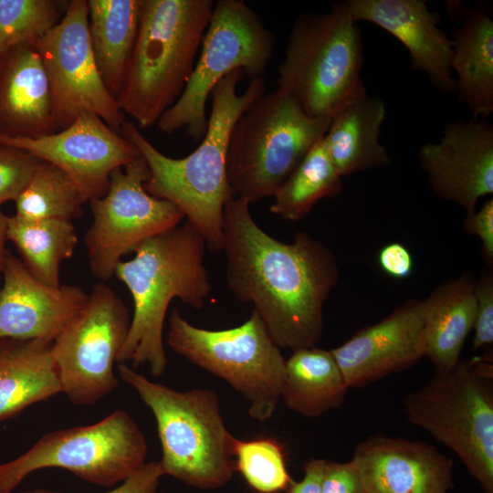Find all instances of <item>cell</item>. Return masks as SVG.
<instances>
[{
  "label": "cell",
  "mask_w": 493,
  "mask_h": 493,
  "mask_svg": "<svg viewBox=\"0 0 493 493\" xmlns=\"http://www.w3.org/2000/svg\"><path fill=\"white\" fill-rule=\"evenodd\" d=\"M250 204L235 196L222 221L227 287L251 303L280 349L313 347L323 333V308L340 269L328 246L305 232L292 243L268 235L253 218Z\"/></svg>",
  "instance_id": "cell-1"
},
{
  "label": "cell",
  "mask_w": 493,
  "mask_h": 493,
  "mask_svg": "<svg viewBox=\"0 0 493 493\" xmlns=\"http://www.w3.org/2000/svg\"><path fill=\"white\" fill-rule=\"evenodd\" d=\"M242 75V70H234L213 89L205 132L197 148L184 158L164 155L131 121H125L121 129L148 165L147 193L174 205L212 253L222 251L224 208L236 196L226 174L230 135L240 115L266 91L260 76L237 93Z\"/></svg>",
  "instance_id": "cell-2"
},
{
  "label": "cell",
  "mask_w": 493,
  "mask_h": 493,
  "mask_svg": "<svg viewBox=\"0 0 493 493\" xmlns=\"http://www.w3.org/2000/svg\"><path fill=\"white\" fill-rule=\"evenodd\" d=\"M206 244L189 222L141 243L134 257L121 261L114 276L129 289L133 312L117 363L148 366L153 377L163 374L167 357L163 325L171 301L201 309L212 292L205 266Z\"/></svg>",
  "instance_id": "cell-3"
},
{
  "label": "cell",
  "mask_w": 493,
  "mask_h": 493,
  "mask_svg": "<svg viewBox=\"0 0 493 493\" xmlns=\"http://www.w3.org/2000/svg\"><path fill=\"white\" fill-rule=\"evenodd\" d=\"M213 0H142L118 104L140 128L160 120L183 93L209 25Z\"/></svg>",
  "instance_id": "cell-4"
},
{
  "label": "cell",
  "mask_w": 493,
  "mask_h": 493,
  "mask_svg": "<svg viewBox=\"0 0 493 493\" xmlns=\"http://www.w3.org/2000/svg\"><path fill=\"white\" fill-rule=\"evenodd\" d=\"M117 370L153 414L163 476L204 490L228 484L236 473V437L225 425L218 394L206 388L177 391L127 363H119Z\"/></svg>",
  "instance_id": "cell-5"
},
{
  "label": "cell",
  "mask_w": 493,
  "mask_h": 493,
  "mask_svg": "<svg viewBox=\"0 0 493 493\" xmlns=\"http://www.w3.org/2000/svg\"><path fill=\"white\" fill-rule=\"evenodd\" d=\"M407 420L452 450L484 493H493V363L475 356L435 369L406 394Z\"/></svg>",
  "instance_id": "cell-6"
},
{
  "label": "cell",
  "mask_w": 493,
  "mask_h": 493,
  "mask_svg": "<svg viewBox=\"0 0 493 493\" xmlns=\"http://www.w3.org/2000/svg\"><path fill=\"white\" fill-rule=\"evenodd\" d=\"M330 122L308 115L279 88L265 92L240 115L230 135L226 174L235 194L249 204L273 197Z\"/></svg>",
  "instance_id": "cell-7"
},
{
  "label": "cell",
  "mask_w": 493,
  "mask_h": 493,
  "mask_svg": "<svg viewBox=\"0 0 493 493\" xmlns=\"http://www.w3.org/2000/svg\"><path fill=\"white\" fill-rule=\"evenodd\" d=\"M363 63L360 27L347 1L327 13H303L288 35L278 69V88L313 117L331 120L362 81Z\"/></svg>",
  "instance_id": "cell-8"
},
{
  "label": "cell",
  "mask_w": 493,
  "mask_h": 493,
  "mask_svg": "<svg viewBox=\"0 0 493 493\" xmlns=\"http://www.w3.org/2000/svg\"><path fill=\"white\" fill-rule=\"evenodd\" d=\"M167 344L191 363L226 382L248 402L249 416L268 420L281 399L286 359L256 310L243 324L212 330L169 316Z\"/></svg>",
  "instance_id": "cell-9"
},
{
  "label": "cell",
  "mask_w": 493,
  "mask_h": 493,
  "mask_svg": "<svg viewBox=\"0 0 493 493\" xmlns=\"http://www.w3.org/2000/svg\"><path fill=\"white\" fill-rule=\"evenodd\" d=\"M274 47V35L243 0L215 2L194 71L157 128L166 134L184 129L189 138L200 142L207 126L206 103L215 85L236 69L251 79L262 76Z\"/></svg>",
  "instance_id": "cell-10"
},
{
  "label": "cell",
  "mask_w": 493,
  "mask_h": 493,
  "mask_svg": "<svg viewBox=\"0 0 493 493\" xmlns=\"http://www.w3.org/2000/svg\"><path fill=\"white\" fill-rule=\"evenodd\" d=\"M148 444L125 410L85 426L48 432L18 457L0 465V493H10L31 473L63 468L102 487L123 482L145 463Z\"/></svg>",
  "instance_id": "cell-11"
},
{
  "label": "cell",
  "mask_w": 493,
  "mask_h": 493,
  "mask_svg": "<svg viewBox=\"0 0 493 493\" xmlns=\"http://www.w3.org/2000/svg\"><path fill=\"white\" fill-rule=\"evenodd\" d=\"M131 315L105 282L95 284L84 306L52 342L61 393L77 405L94 404L119 384L114 364Z\"/></svg>",
  "instance_id": "cell-12"
},
{
  "label": "cell",
  "mask_w": 493,
  "mask_h": 493,
  "mask_svg": "<svg viewBox=\"0 0 493 493\" xmlns=\"http://www.w3.org/2000/svg\"><path fill=\"white\" fill-rule=\"evenodd\" d=\"M149 168L140 154L110 175L106 194L89 201L93 220L85 236L92 275L106 282L122 257L143 241L172 229L184 218L172 203L144 188Z\"/></svg>",
  "instance_id": "cell-13"
},
{
  "label": "cell",
  "mask_w": 493,
  "mask_h": 493,
  "mask_svg": "<svg viewBox=\"0 0 493 493\" xmlns=\"http://www.w3.org/2000/svg\"><path fill=\"white\" fill-rule=\"evenodd\" d=\"M35 47L51 92L56 132L93 113L121 132L125 115L106 88L91 48L88 1L70 0L60 21Z\"/></svg>",
  "instance_id": "cell-14"
},
{
  "label": "cell",
  "mask_w": 493,
  "mask_h": 493,
  "mask_svg": "<svg viewBox=\"0 0 493 493\" xmlns=\"http://www.w3.org/2000/svg\"><path fill=\"white\" fill-rule=\"evenodd\" d=\"M0 145L24 150L64 171L84 199L103 196L113 170L140 156L138 149L99 116L84 112L68 127L37 138L0 135Z\"/></svg>",
  "instance_id": "cell-15"
},
{
  "label": "cell",
  "mask_w": 493,
  "mask_h": 493,
  "mask_svg": "<svg viewBox=\"0 0 493 493\" xmlns=\"http://www.w3.org/2000/svg\"><path fill=\"white\" fill-rule=\"evenodd\" d=\"M418 157L433 194L466 214L493 194V125L485 119L446 124L440 140L423 145Z\"/></svg>",
  "instance_id": "cell-16"
},
{
  "label": "cell",
  "mask_w": 493,
  "mask_h": 493,
  "mask_svg": "<svg viewBox=\"0 0 493 493\" xmlns=\"http://www.w3.org/2000/svg\"><path fill=\"white\" fill-rule=\"evenodd\" d=\"M423 299H408L379 322L330 350L348 388H361L415 365L423 357Z\"/></svg>",
  "instance_id": "cell-17"
},
{
  "label": "cell",
  "mask_w": 493,
  "mask_h": 493,
  "mask_svg": "<svg viewBox=\"0 0 493 493\" xmlns=\"http://www.w3.org/2000/svg\"><path fill=\"white\" fill-rule=\"evenodd\" d=\"M365 493H448L453 460L425 441L373 435L352 458Z\"/></svg>",
  "instance_id": "cell-18"
},
{
  "label": "cell",
  "mask_w": 493,
  "mask_h": 493,
  "mask_svg": "<svg viewBox=\"0 0 493 493\" xmlns=\"http://www.w3.org/2000/svg\"><path fill=\"white\" fill-rule=\"evenodd\" d=\"M88 295L78 286L44 284L7 251L0 287V339L53 341Z\"/></svg>",
  "instance_id": "cell-19"
},
{
  "label": "cell",
  "mask_w": 493,
  "mask_h": 493,
  "mask_svg": "<svg viewBox=\"0 0 493 493\" xmlns=\"http://www.w3.org/2000/svg\"><path fill=\"white\" fill-rule=\"evenodd\" d=\"M355 22L385 30L407 49L413 69L424 72L445 93H456L451 69L452 40L440 28V16L425 0H347Z\"/></svg>",
  "instance_id": "cell-20"
},
{
  "label": "cell",
  "mask_w": 493,
  "mask_h": 493,
  "mask_svg": "<svg viewBox=\"0 0 493 493\" xmlns=\"http://www.w3.org/2000/svg\"><path fill=\"white\" fill-rule=\"evenodd\" d=\"M56 132L48 79L33 44L0 54V135L37 138Z\"/></svg>",
  "instance_id": "cell-21"
},
{
  "label": "cell",
  "mask_w": 493,
  "mask_h": 493,
  "mask_svg": "<svg viewBox=\"0 0 493 493\" xmlns=\"http://www.w3.org/2000/svg\"><path fill=\"white\" fill-rule=\"evenodd\" d=\"M385 117L383 100L369 95L362 80L335 111L323 138L341 177L391 164L380 141Z\"/></svg>",
  "instance_id": "cell-22"
},
{
  "label": "cell",
  "mask_w": 493,
  "mask_h": 493,
  "mask_svg": "<svg viewBox=\"0 0 493 493\" xmlns=\"http://www.w3.org/2000/svg\"><path fill=\"white\" fill-rule=\"evenodd\" d=\"M476 279L472 272L465 271L439 284L423 299V352L435 369L450 368L461 359L475 324Z\"/></svg>",
  "instance_id": "cell-23"
},
{
  "label": "cell",
  "mask_w": 493,
  "mask_h": 493,
  "mask_svg": "<svg viewBox=\"0 0 493 493\" xmlns=\"http://www.w3.org/2000/svg\"><path fill=\"white\" fill-rule=\"evenodd\" d=\"M52 342L0 339V421L61 393Z\"/></svg>",
  "instance_id": "cell-24"
},
{
  "label": "cell",
  "mask_w": 493,
  "mask_h": 493,
  "mask_svg": "<svg viewBox=\"0 0 493 493\" xmlns=\"http://www.w3.org/2000/svg\"><path fill=\"white\" fill-rule=\"evenodd\" d=\"M451 40L458 100L485 119L493 112V21L482 9L466 11Z\"/></svg>",
  "instance_id": "cell-25"
},
{
  "label": "cell",
  "mask_w": 493,
  "mask_h": 493,
  "mask_svg": "<svg viewBox=\"0 0 493 493\" xmlns=\"http://www.w3.org/2000/svg\"><path fill=\"white\" fill-rule=\"evenodd\" d=\"M88 28L100 76L118 102L138 33L142 0H87Z\"/></svg>",
  "instance_id": "cell-26"
},
{
  "label": "cell",
  "mask_w": 493,
  "mask_h": 493,
  "mask_svg": "<svg viewBox=\"0 0 493 493\" xmlns=\"http://www.w3.org/2000/svg\"><path fill=\"white\" fill-rule=\"evenodd\" d=\"M348 389L330 350L299 349L286 360L280 400L291 411L321 416L342 404Z\"/></svg>",
  "instance_id": "cell-27"
},
{
  "label": "cell",
  "mask_w": 493,
  "mask_h": 493,
  "mask_svg": "<svg viewBox=\"0 0 493 493\" xmlns=\"http://www.w3.org/2000/svg\"><path fill=\"white\" fill-rule=\"evenodd\" d=\"M7 239L13 243L21 261L36 278L51 287L61 285V263L72 257L78 244L72 221H26L16 215L9 216Z\"/></svg>",
  "instance_id": "cell-28"
},
{
  "label": "cell",
  "mask_w": 493,
  "mask_h": 493,
  "mask_svg": "<svg viewBox=\"0 0 493 493\" xmlns=\"http://www.w3.org/2000/svg\"><path fill=\"white\" fill-rule=\"evenodd\" d=\"M323 137L273 195L269 210L274 215L287 221H299L320 200L342 191V177L330 158Z\"/></svg>",
  "instance_id": "cell-29"
},
{
  "label": "cell",
  "mask_w": 493,
  "mask_h": 493,
  "mask_svg": "<svg viewBox=\"0 0 493 493\" xmlns=\"http://www.w3.org/2000/svg\"><path fill=\"white\" fill-rule=\"evenodd\" d=\"M16 202V217L26 221L70 220L86 202L77 184L58 167L42 162Z\"/></svg>",
  "instance_id": "cell-30"
},
{
  "label": "cell",
  "mask_w": 493,
  "mask_h": 493,
  "mask_svg": "<svg viewBox=\"0 0 493 493\" xmlns=\"http://www.w3.org/2000/svg\"><path fill=\"white\" fill-rule=\"evenodd\" d=\"M236 472L257 493L287 491L293 479L288 471L282 446L272 437L242 440L233 446Z\"/></svg>",
  "instance_id": "cell-31"
},
{
  "label": "cell",
  "mask_w": 493,
  "mask_h": 493,
  "mask_svg": "<svg viewBox=\"0 0 493 493\" xmlns=\"http://www.w3.org/2000/svg\"><path fill=\"white\" fill-rule=\"evenodd\" d=\"M68 1L0 0V54L33 44L62 18Z\"/></svg>",
  "instance_id": "cell-32"
},
{
  "label": "cell",
  "mask_w": 493,
  "mask_h": 493,
  "mask_svg": "<svg viewBox=\"0 0 493 493\" xmlns=\"http://www.w3.org/2000/svg\"><path fill=\"white\" fill-rule=\"evenodd\" d=\"M42 162L19 148L0 145V207L17 199Z\"/></svg>",
  "instance_id": "cell-33"
},
{
  "label": "cell",
  "mask_w": 493,
  "mask_h": 493,
  "mask_svg": "<svg viewBox=\"0 0 493 493\" xmlns=\"http://www.w3.org/2000/svg\"><path fill=\"white\" fill-rule=\"evenodd\" d=\"M475 295L477 300L475 334L472 350L484 349V356L492 357L493 343V267L480 269L476 279Z\"/></svg>",
  "instance_id": "cell-34"
},
{
  "label": "cell",
  "mask_w": 493,
  "mask_h": 493,
  "mask_svg": "<svg viewBox=\"0 0 493 493\" xmlns=\"http://www.w3.org/2000/svg\"><path fill=\"white\" fill-rule=\"evenodd\" d=\"M322 493H365L353 459L344 463L327 460Z\"/></svg>",
  "instance_id": "cell-35"
},
{
  "label": "cell",
  "mask_w": 493,
  "mask_h": 493,
  "mask_svg": "<svg viewBox=\"0 0 493 493\" xmlns=\"http://www.w3.org/2000/svg\"><path fill=\"white\" fill-rule=\"evenodd\" d=\"M163 473L160 461L146 462L138 471L125 479L117 488L105 493H158ZM17 493H63L46 488H36Z\"/></svg>",
  "instance_id": "cell-36"
},
{
  "label": "cell",
  "mask_w": 493,
  "mask_h": 493,
  "mask_svg": "<svg viewBox=\"0 0 493 493\" xmlns=\"http://www.w3.org/2000/svg\"><path fill=\"white\" fill-rule=\"evenodd\" d=\"M463 228L480 239L485 265L493 267V199H488L478 210L467 214Z\"/></svg>",
  "instance_id": "cell-37"
},
{
  "label": "cell",
  "mask_w": 493,
  "mask_h": 493,
  "mask_svg": "<svg viewBox=\"0 0 493 493\" xmlns=\"http://www.w3.org/2000/svg\"><path fill=\"white\" fill-rule=\"evenodd\" d=\"M378 261L381 268L395 278H407L413 270L411 253L400 243L385 245L379 252Z\"/></svg>",
  "instance_id": "cell-38"
},
{
  "label": "cell",
  "mask_w": 493,
  "mask_h": 493,
  "mask_svg": "<svg viewBox=\"0 0 493 493\" xmlns=\"http://www.w3.org/2000/svg\"><path fill=\"white\" fill-rule=\"evenodd\" d=\"M327 459L310 458L304 467V476L300 481L290 484L287 493H322V482Z\"/></svg>",
  "instance_id": "cell-39"
},
{
  "label": "cell",
  "mask_w": 493,
  "mask_h": 493,
  "mask_svg": "<svg viewBox=\"0 0 493 493\" xmlns=\"http://www.w3.org/2000/svg\"><path fill=\"white\" fill-rule=\"evenodd\" d=\"M8 219H9V216L4 214L0 207V287L2 283V274H3L6 253L8 251L5 248V244H6V241L8 240L7 239Z\"/></svg>",
  "instance_id": "cell-40"
}]
</instances>
